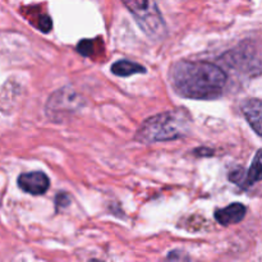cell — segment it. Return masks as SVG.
Segmentation results:
<instances>
[{"label":"cell","mask_w":262,"mask_h":262,"mask_svg":"<svg viewBox=\"0 0 262 262\" xmlns=\"http://www.w3.org/2000/svg\"><path fill=\"white\" fill-rule=\"evenodd\" d=\"M170 82L181 96L194 100H214L222 96L227 74L209 61L179 60L171 67Z\"/></svg>","instance_id":"obj_1"},{"label":"cell","mask_w":262,"mask_h":262,"mask_svg":"<svg viewBox=\"0 0 262 262\" xmlns=\"http://www.w3.org/2000/svg\"><path fill=\"white\" fill-rule=\"evenodd\" d=\"M191 127V117L186 110L160 113L145 120L136 135V140L143 143L173 141L184 137Z\"/></svg>","instance_id":"obj_2"},{"label":"cell","mask_w":262,"mask_h":262,"mask_svg":"<svg viewBox=\"0 0 262 262\" xmlns=\"http://www.w3.org/2000/svg\"><path fill=\"white\" fill-rule=\"evenodd\" d=\"M129 9L143 32L151 38H160L165 33V23L155 0H122Z\"/></svg>","instance_id":"obj_3"},{"label":"cell","mask_w":262,"mask_h":262,"mask_svg":"<svg viewBox=\"0 0 262 262\" xmlns=\"http://www.w3.org/2000/svg\"><path fill=\"white\" fill-rule=\"evenodd\" d=\"M81 106V96L77 95L73 90L63 89L56 91L49 97L46 104V113L50 118L55 119L61 114H68Z\"/></svg>","instance_id":"obj_4"},{"label":"cell","mask_w":262,"mask_h":262,"mask_svg":"<svg viewBox=\"0 0 262 262\" xmlns=\"http://www.w3.org/2000/svg\"><path fill=\"white\" fill-rule=\"evenodd\" d=\"M18 186L26 193L35 194H43L49 189L50 181L48 176L43 174L42 171H32V173L20 174L18 177Z\"/></svg>","instance_id":"obj_5"},{"label":"cell","mask_w":262,"mask_h":262,"mask_svg":"<svg viewBox=\"0 0 262 262\" xmlns=\"http://www.w3.org/2000/svg\"><path fill=\"white\" fill-rule=\"evenodd\" d=\"M242 112L248 124L262 138V100H246L242 104Z\"/></svg>","instance_id":"obj_6"},{"label":"cell","mask_w":262,"mask_h":262,"mask_svg":"<svg viewBox=\"0 0 262 262\" xmlns=\"http://www.w3.org/2000/svg\"><path fill=\"white\" fill-rule=\"evenodd\" d=\"M246 216V207L239 202L229 205L215 212V219L222 225H232L242 222Z\"/></svg>","instance_id":"obj_7"},{"label":"cell","mask_w":262,"mask_h":262,"mask_svg":"<svg viewBox=\"0 0 262 262\" xmlns=\"http://www.w3.org/2000/svg\"><path fill=\"white\" fill-rule=\"evenodd\" d=\"M112 72L115 74V76L128 77V76H132V74L145 73L146 69L145 67H142L138 63H135V61L119 60V61H115V63L113 64Z\"/></svg>","instance_id":"obj_8"},{"label":"cell","mask_w":262,"mask_h":262,"mask_svg":"<svg viewBox=\"0 0 262 262\" xmlns=\"http://www.w3.org/2000/svg\"><path fill=\"white\" fill-rule=\"evenodd\" d=\"M262 181V148L257 151L253 158L250 169L246 171V188Z\"/></svg>","instance_id":"obj_9"},{"label":"cell","mask_w":262,"mask_h":262,"mask_svg":"<svg viewBox=\"0 0 262 262\" xmlns=\"http://www.w3.org/2000/svg\"><path fill=\"white\" fill-rule=\"evenodd\" d=\"M77 50L83 56H91L94 53V42L91 40H83L78 43Z\"/></svg>","instance_id":"obj_10"},{"label":"cell","mask_w":262,"mask_h":262,"mask_svg":"<svg viewBox=\"0 0 262 262\" xmlns=\"http://www.w3.org/2000/svg\"><path fill=\"white\" fill-rule=\"evenodd\" d=\"M56 204H58V206H67L69 204V197L64 193L59 194L56 197Z\"/></svg>","instance_id":"obj_11"},{"label":"cell","mask_w":262,"mask_h":262,"mask_svg":"<svg viewBox=\"0 0 262 262\" xmlns=\"http://www.w3.org/2000/svg\"><path fill=\"white\" fill-rule=\"evenodd\" d=\"M89 262H102V261H99V260H91V261H89Z\"/></svg>","instance_id":"obj_12"}]
</instances>
